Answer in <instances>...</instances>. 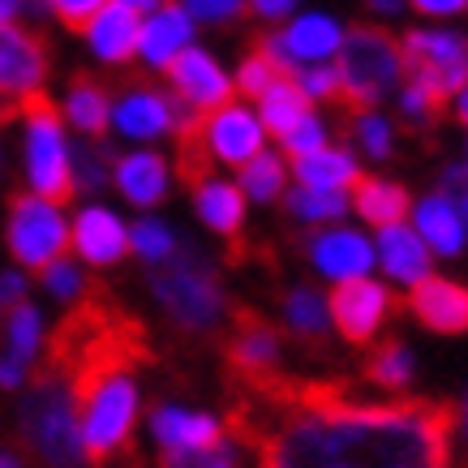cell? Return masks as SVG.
I'll list each match as a JSON object with an SVG mask.
<instances>
[{
	"instance_id": "cell-1",
	"label": "cell",
	"mask_w": 468,
	"mask_h": 468,
	"mask_svg": "<svg viewBox=\"0 0 468 468\" xmlns=\"http://www.w3.org/2000/svg\"><path fill=\"white\" fill-rule=\"evenodd\" d=\"M460 409L417 399L409 412L353 421V417H305L284 412L267 434L262 464H314V468H442L452 464V439Z\"/></svg>"
},
{
	"instance_id": "cell-2",
	"label": "cell",
	"mask_w": 468,
	"mask_h": 468,
	"mask_svg": "<svg viewBox=\"0 0 468 468\" xmlns=\"http://www.w3.org/2000/svg\"><path fill=\"white\" fill-rule=\"evenodd\" d=\"M151 292L172 314V323L185 331H211L224 310V292H219L211 262L189 241L181 250L172 245L168 254L151 262Z\"/></svg>"
},
{
	"instance_id": "cell-3",
	"label": "cell",
	"mask_w": 468,
	"mask_h": 468,
	"mask_svg": "<svg viewBox=\"0 0 468 468\" xmlns=\"http://www.w3.org/2000/svg\"><path fill=\"white\" fill-rule=\"evenodd\" d=\"M17 434L48 464H78L82 460V426L73 412L69 387L30 383V396L17 409Z\"/></svg>"
},
{
	"instance_id": "cell-4",
	"label": "cell",
	"mask_w": 468,
	"mask_h": 468,
	"mask_svg": "<svg viewBox=\"0 0 468 468\" xmlns=\"http://www.w3.org/2000/svg\"><path fill=\"white\" fill-rule=\"evenodd\" d=\"M133 421H138V391L129 383V374L103 378L86 404L78 409L82 426V460L86 464H108L112 455L133 452Z\"/></svg>"
},
{
	"instance_id": "cell-5",
	"label": "cell",
	"mask_w": 468,
	"mask_h": 468,
	"mask_svg": "<svg viewBox=\"0 0 468 468\" xmlns=\"http://www.w3.org/2000/svg\"><path fill=\"white\" fill-rule=\"evenodd\" d=\"M22 116H27V176L30 189L48 202H69L73 198V172H69V151H65V129L57 112V103L48 100V90H30L22 100Z\"/></svg>"
},
{
	"instance_id": "cell-6",
	"label": "cell",
	"mask_w": 468,
	"mask_h": 468,
	"mask_svg": "<svg viewBox=\"0 0 468 468\" xmlns=\"http://www.w3.org/2000/svg\"><path fill=\"white\" fill-rule=\"evenodd\" d=\"M335 57H340L335 69H340L344 90L356 95L361 103H378L399 82V73H404L399 43L383 27H369V22L348 27V35L335 48Z\"/></svg>"
},
{
	"instance_id": "cell-7",
	"label": "cell",
	"mask_w": 468,
	"mask_h": 468,
	"mask_svg": "<svg viewBox=\"0 0 468 468\" xmlns=\"http://www.w3.org/2000/svg\"><path fill=\"white\" fill-rule=\"evenodd\" d=\"M404 73L421 82L434 100L447 108L460 86H468V35H447V30H409L399 48Z\"/></svg>"
},
{
	"instance_id": "cell-8",
	"label": "cell",
	"mask_w": 468,
	"mask_h": 468,
	"mask_svg": "<svg viewBox=\"0 0 468 468\" xmlns=\"http://www.w3.org/2000/svg\"><path fill=\"white\" fill-rule=\"evenodd\" d=\"M69 250V228L60 219L57 202L30 194H9V254L30 271H43L52 258Z\"/></svg>"
},
{
	"instance_id": "cell-9",
	"label": "cell",
	"mask_w": 468,
	"mask_h": 468,
	"mask_svg": "<svg viewBox=\"0 0 468 468\" xmlns=\"http://www.w3.org/2000/svg\"><path fill=\"white\" fill-rule=\"evenodd\" d=\"M43 78H48V39L5 17L0 22V125L22 116V100L39 90Z\"/></svg>"
},
{
	"instance_id": "cell-10",
	"label": "cell",
	"mask_w": 468,
	"mask_h": 468,
	"mask_svg": "<svg viewBox=\"0 0 468 468\" xmlns=\"http://www.w3.org/2000/svg\"><path fill=\"white\" fill-rule=\"evenodd\" d=\"M228 383H254L280 369V331L262 314L237 305L232 310V335L224 344Z\"/></svg>"
},
{
	"instance_id": "cell-11",
	"label": "cell",
	"mask_w": 468,
	"mask_h": 468,
	"mask_svg": "<svg viewBox=\"0 0 468 468\" xmlns=\"http://www.w3.org/2000/svg\"><path fill=\"white\" fill-rule=\"evenodd\" d=\"M326 310H331V323L340 326V335L348 344H369L374 331L383 326L387 310H391V297H387L383 284H374L366 275H348V280H335Z\"/></svg>"
},
{
	"instance_id": "cell-12",
	"label": "cell",
	"mask_w": 468,
	"mask_h": 468,
	"mask_svg": "<svg viewBox=\"0 0 468 468\" xmlns=\"http://www.w3.org/2000/svg\"><path fill=\"white\" fill-rule=\"evenodd\" d=\"M164 69H168V78H172V90H176V95H185V100L194 103L198 112H211V108L232 103L237 82H228L224 69H219L207 52H198V48H181V52H176Z\"/></svg>"
},
{
	"instance_id": "cell-13",
	"label": "cell",
	"mask_w": 468,
	"mask_h": 468,
	"mask_svg": "<svg viewBox=\"0 0 468 468\" xmlns=\"http://www.w3.org/2000/svg\"><path fill=\"white\" fill-rule=\"evenodd\" d=\"M409 310L417 323L439 331V335H464L468 331V288L439 280V275H421L409 292Z\"/></svg>"
},
{
	"instance_id": "cell-14",
	"label": "cell",
	"mask_w": 468,
	"mask_h": 468,
	"mask_svg": "<svg viewBox=\"0 0 468 468\" xmlns=\"http://www.w3.org/2000/svg\"><path fill=\"white\" fill-rule=\"evenodd\" d=\"M194 202H198V215L207 224L228 237V262H245L250 258V245L241 241V224H245V189L237 185H224V181H202L194 189Z\"/></svg>"
},
{
	"instance_id": "cell-15",
	"label": "cell",
	"mask_w": 468,
	"mask_h": 468,
	"mask_svg": "<svg viewBox=\"0 0 468 468\" xmlns=\"http://www.w3.org/2000/svg\"><path fill=\"white\" fill-rule=\"evenodd\" d=\"M207 143H211L215 159L241 168L245 159L262 151V125L245 112L241 103H224V108H215V116L207 121Z\"/></svg>"
},
{
	"instance_id": "cell-16",
	"label": "cell",
	"mask_w": 468,
	"mask_h": 468,
	"mask_svg": "<svg viewBox=\"0 0 468 468\" xmlns=\"http://www.w3.org/2000/svg\"><path fill=\"white\" fill-rule=\"evenodd\" d=\"M73 245H78V254H82L90 267H112V262H121V258L129 254V232L112 211L86 207V211L78 215V224H73Z\"/></svg>"
},
{
	"instance_id": "cell-17",
	"label": "cell",
	"mask_w": 468,
	"mask_h": 468,
	"mask_svg": "<svg viewBox=\"0 0 468 468\" xmlns=\"http://www.w3.org/2000/svg\"><path fill=\"white\" fill-rule=\"evenodd\" d=\"M138 30H143L138 14H133L129 5H121V0H116V5L108 0L100 14L90 17V27H86V39H90V48H95V57L125 65V60L138 52Z\"/></svg>"
},
{
	"instance_id": "cell-18",
	"label": "cell",
	"mask_w": 468,
	"mask_h": 468,
	"mask_svg": "<svg viewBox=\"0 0 468 468\" xmlns=\"http://www.w3.org/2000/svg\"><path fill=\"white\" fill-rule=\"evenodd\" d=\"M383 271L399 284H417L421 275H430V245L421 241V232H412L404 224L378 228V254Z\"/></svg>"
},
{
	"instance_id": "cell-19",
	"label": "cell",
	"mask_w": 468,
	"mask_h": 468,
	"mask_svg": "<svg viewBox=\"0 0 468 468\" xmlns=\"http://www.w3.org/2000/svg\"><path fill=\"white\" fill-rule=\"evenodd\" d=\"M310 258H314V267L323 271V275H331V280L366 275L374 267V250L356 232H318V237H310Z\"/></svg>"
},
{
	"instance_id": "cell-20",
	"label": "cell",
	"mask_w": 468,
	"mask_h": 468,
	"mask_svg": "<svg viewBox=\"0 0 468 468\" xmlns=\"http://www.w3.org/2000/svg\"><path fill=\"white\" fill-rule=\"evenodd\" d=\"M112 176L116 189L125 194L133 207H155L168 194V164L151 151H138V155L112 159Z\"/></svg>"
},
{
	"instance_id": "cell-21",
	"label": "cell",
	"mask_w": 468,
	"mask_h": 468,
	"mask_svg": "<svg viewBox=\"0 0 468 468\" xmlns=\"http://www.w3.org/2000/svg\"><path fill=\"white\" fill-rule=\"evenodd\" d=\"M189 39H194V22H189V9H181V5H164V14H155L138 30V48L155 69H164L181 48H189Z\"/></svg>"
},
{
	"instance_id": "cell-22",
	"label": "cell",
	"mask_w": 468,
	"mask_h": 468,
	"mask_svg": "<svg viewBox=\"0 0 468 468\" xmlns=\"http://www.w3.org/2000/svg\"><path fill=\"white\" fill-rule=\"evenodd\" d=\"M417 232L442 258H455L464 250V219H460V211L452 207L447 194H434V198L417 202Z\"/></svg>"
},
{
	"instance_id": "cell-23",
	"label": "cell",
	"mask_w": 468,
	"mask_h": 468,
	"mask_svg": "<svg viewBox=\"0 0 468 468\" xmlns=\"http://www.w3.org/2000/svg\"><path fill=\"white\" fill-rule=\"evenodd\" d=\"M353 207L356 215L374 228H387V224H399L404 215L412 211L409 194H404V185L396 181H374V176H353Z\"/></svg>"
},
{
	"instance_id": "cell-24",
	"label": "cell",
	"mask_w": 468,
	"mask_h": 468,
	"mask_svg": "<svg viewBox=\"0 0 468 468\" xmlns=\"http://www.w3.org/2000/svg\"><path fill=\"white\" fill-rule=\"evenodd\" d=\"M112 121L125 138H159V133H168V103L146 86H129L125 100L116 103Z\"/></svg>"
},
{
	"instance_id": "cell-25",
	"label": "cell",
	"mask_w": 468,
	"mask_h": 468,
	"mask_svg": "<svg viewBox=\"0 0 468 468\" xmlns=\"http://www.w3.org/2000/svg\"><path fill=\"white\" fill-rule=\"evenodd\" d=\"M340 39H344V30L335 27L331 17H323V14H305V17H297V22L284 30V48L292 52L297 65H314V60L335 57Z\"/></svg>"
},
{
	"instance_id": "cell-26",
	"label": "cell",
	"mask_w": 468,
	"mask_h": 468,
	"mask_svg": "<svg viewBox=\"0 0 468 468\" xmlns=\"http://www.w3.org/2000/svg\"><path fill=\"white\" fill-rule=\"evenodd\" d=\"M292 172L301 185H314V189H344L356 176V159L344 146H318V151L292 155Z\"/></svg>"
},
{
	"instance_id": "cell-27",
	"label": "cell",
	"mask_w": 468,
	"mask_h": 468,
	"mask_svg": "<svg viewBox=\"0 0 468 468\" xmlns=\"http://www.w3.org/2000/svg\"><path fill=\"white\" fill-rule=\"evenodd\" d=\"M65 116H69L82 133H90V138L108 133V86H103L100 78H90V73H78L69 86Z\"/></svg>"
},
{
	"instance_id": "cell-28",
	"label": "cell",
	"mask_w": 468,
	"mask_h": 468,
	"mask_svg": "<svg viewBox=\"0 0 468 468\" xmlns=\"http://www.w3.org/2000/svg\"><path fill=\"white\" fill-rule=\"evenodd\" d=\"M258 103H262V125H267L275 138H284L288 129L310 112L314 100L297 86V78H280V82H271L267 90L258 95Z\"/></svg>"
},
{
	"instance_id": "cell-29",
	"label": "cell",
	"mask_w": 468,
	"mask_h": 468,
	"mask_svg": "<svg viewBox=\"0 0 468 468\" xmlns=\"http://www.w3.org/2000/svg\"><path fill=\"white\" fill-rule=\"evenodd\" d=\"M284 318L288 326L301 335L305 348H318L326 353V301L314 292V288H292L284 297Z\"/></svg>"
},
{
	"instance_id": "cell-30",
	"label": "cell",
	"mask_w": 468,
	"mask_h": 468,
	"mask_svg": "<svg viewBox=\"0 0 468 468\" xmlns=\"http://www.w3.org/2000/svg\"><path fill=\"white\" fill-rule=\"evenodd\" d=\"M361 378H366L369 387H378V391H404V387L412 383V356H409V348H404L399 340H387L383 348L366 361Z\"/></svg>"
},
{
	"instance_id": "cell-31",
	"label": "cell",
	"mask_w": 468,
	"mask_h": 468,
	"mask_svg": "<svg viewBox=\"0 0 468 468\" xmlns=\"http://www.w3.org/2000/svg\"><path fill=\"white\" fill-rule=\"evenodd\" d=\"M176 172H181V181L189 189H198L202 181H211L215 176V151L207 143V125H194L176 133Z\"/></svg>"
},
{
	"instance_id": "cell-32",
	"label": "cell",
	"mask_w": 468,
	"mask_h": 468,
	"mask_svg": "<svg viewBox=\"0 0 468 468\" xmlns=\"http://www.w3.org/2000/svg\"><path fill=\"white\" fill-rule=\"evenodd\" d=\"M284 176H288V168L275 151H258V155H250L241 164V185L254 202H275L280 198V194H284Z\"/></svg>"
},
{
	"instance_id": "cell-33",
	"label": "cell",
	"mask_w": 468,
	"mask_h": 468,
	"mask_svg": "<svg viewBox=\"0 0 468 468\" xmlns=\"http://www.w3.org/2000/svg\"><path fill=\"white\" fill-rule=\"evenodd\" d=\"M288 211L305 219V224H323V219H340L348 211V198H344V189H314V185H301L288 194Z\"/></svg>"
},
{
	"instance_id": "cell-34",
	"label": "cell",
	"mask_w": 468,
	"mask_h": 468,
	"mask_svg": "<svg viewBox=\"0 0 468 468\" xmlns=\"http://www.w3.org/2000/svg\"><path fill=\"white\" fill-rule=\"evenodd\" d=\"M39 340H43L39 314L30 310L27 301L9 305V348H14L17 361H30V356H39Z\"/></svg>"
},
{
	"instance_id": "cell-35",
	"label": "cell",
	"mask_w": 468,
	"mask_h": 468,
	"mask_svg": "<svg viewBox=\"0 0 468 468\" xmlns=\"http://www.w3.org/2000/svg\"><path fill=\"white\" fill-rule=\"evenodd\" d=\"M108 168L112 155H103L100 146H73V189H100L108 185Z\"/></svg>"
},
{
	"instance_id": "cell-36",
	"label": "cell",
	"mask_w": 468,
	"mask_h": 468,
	"mask_svg": "<svg viewBox=\"0 0 468 468\" xmlns=\"http://www.w3.org/2000/svg\"><path fill=\"white\" fill-rule=\"evenodd\" d=\"M172 245H176V237H172L159 219H138V224H133V232H129V250H133V254H143L146 262L164 258Z\"/></svg>"
},
{
	"instance_id": "cell-37",
	"label": "cell",
	"mask_w": 468,
	"mask_h": 468,
	"mask_svg": "<svg viewBox=\"0 0 468 468\" xmlns=\"http://www.w3.org/2000/svg\"><path fill=\"white\" fill-rule=\"evenodd\" d=\"M284 73L275 69L262 52H250V60H241V73H237V90H241L245 100H258L271 82H280Z\"/></svg>"
},
{
	"instance_id": "cell-38",
	"label": "cell",
	"mask_w": 468,
	"mask_h": 468,
	"mask_svg": "<svg viewBox=\"0 0 468 468\" xmlns=\"http://www.w3.org/2000/svg\"><path fill=\"white\" fill-rule=\"evenodd\" d=\"M43 275V284L52 288V297H60V301H78V292H82V271L73 267V258H52V262H48V267L39 271Z\"/></svg>"
},
{
	"instance_id": "cell-39",
	"label": "cell",
	"mask_w": 468,
	"mask_h": 468,
	"mask_svg": "<svg viewBox=\"0 0 468 468\" xmlns=\"http://www.w3.org/2000/svg\"><path fill=\"white\" fill-rule=\"evenodd\" d=\"M297 86L310 95V100H335V95L344 90L340 69H326L323 60H314V65H305V69L297 65Z\"/></svg>"
},
{
	"instance_id": "cell-40",
	"label": "cell",
	"mask_w": 468,
	"mask_h": 468,
	"mask_svg": "<svg viewBox=\"0 0 468 468\" xmlns=\"http://www.w3.org/2000/svg\"><path fill=\"white\" fill-rule=\"evenodd\" d=\"M280 143H284L288 155H305V151H318V146H323V125H318V116L305 112L297 125H292L284 138H280Z\"/></svg>"
},
{
	"instance_id": "cell-41",
	"label": "cell",
	"mask_w": 468,
	"mask_h": 468,
	"mask_svg": "<svg viewBox=\"0 0 468 468\" xmlns=\"http://www.w3.org/2000/svg\"><path fill=\"white\" fill-rule=\"evenodd\" d=\"M108 0H52V14L65 22V27L73 30V35H86V27H90V17L100 14Z\"/></svg>"
},
{
	"instance_id": "cell-42",
	"label": "cell",
	"mask_w": 468,
	"mask_h": 468,
	"mask_svg": "<svg viewBox=\"0 0 468 468\" xmlns=\"http://www.w3.org/2000/svg\"><path fill=\"white\" fill-rule=\"evenodd\" d=\"M185 9L194 17H207V22H224V17L241 14L245 0H185Z\"/></svg>"
},
{
	"instance_id": "cell-43",
	"label": "cell",
	"mask_w": 468,
	"mask_h": 468,
	"mask_svg": "<svg viewBox=\"0 0 468 468\" xmlns=\"http://www.w3.org/2000/svg\"><path fill=\"white\" fill-rule=\"evenodd\" d=\"M52 14V0H0V22L5 17H43Z\"/></svg>"
},
{
	"instance_id": "cell-44",
	"label": "cell",
	"mask_w": 468,
	"mask_h": 468,
	"mask_svg": "<svg viewBox=\"0 0 468 468\" xmlns=\"http://www.w3.org/2000/svg\"><path fill=\"white\" fill-rule=\"evenodd\" d=\"M409 5H417L430 17H452V14H464L468 0H409Z\"/></svg>"
},
{
	"instance_id": "cell-45",
	"label": "cell",
	"mask_w": 468,
	"mask_h": 468,
	"mask_svg": "<svg viewBox=\"0 0 468 468\" xmlns=\"http://www.w3.org/2000/svg\"><path fill=\"white\" fill-rule=\"evenodd\" d=\"M254 17H284L297 9V0H245Z\"/></svg>"
},
{
	"instance_id": "cell-46",
	"label": "cell",
	"mask_w": 468,
	"mask_h": 468,
	"mask_svg": "<svg viewBox=\"0 0 468 468\" xmlns=\"http://www.w3.org/2000/svg\"><path fill=\"white\" fill-rule=\"evenodd\" d=\"M22 374H27V361H17V356H5V361H0V387H5V391L22 387Z\"/></svg>"
},
{
	"instance_id": "cell-47",
	"label": "cell",
	"mask_w": 468,
	"mask_h": 468,
	"mask_svg": "<svg viewBox=\"0 0 468 468\" xmlns=\"http://www.w3.org/2000/svg\"><path fill=\"white\" fill-rule=\"evenodd\" d=\"M17 301H27L22 275H0V305H17Z\"/></svg>"
},
{
	"instance_id": "cell-48",
	"label": "cell",
	"mask_w": 468,
	"mask_h": 468,
	"mask_svg": "<svg viewBox=\"0 0 468 468\" xmlns=\"http://www.w3.org/2000/svg\"><path fill=\"white\" fill-rule=\"evenodd\" d=\"M464 189H468V168H447L442 172V194H447V198H460Z\"/></svg>"
},
{
	"instance_id": "cell-49",
	"label": "cell",
	"mask_w": 468,
	"mask_h": 468,
	"mask_svg": "<svg viewBox=\"0 0 468 468\" xmlns=\"http://www.w3.org/2000/svg\"><path fill=\"white\" fill-rule=\"evenodd\" d=\"M121 5H129L133 14H151V9H159L164 0H121Z\"/></svg>"
},
{
	"instance_id": "cell-50",
	"label": "cell",
	"mask_w": 468,
	"mask_h": 468,
	"mask_svg": "<svg viewBox=\"0 0 468 468\" xmlns=\"http://www.w3.org/2000/svg\"><path fill=\"white\" fill-rule=\"evenodd\" d=\"M369 9H374V14H396L399 9V0H366Z\"/></svg>"
},
{
	"instance_id": "cell-51",
	"label": "cell",
	"mask_w": 468,
	"mask_h": 468,
	"mask_svg": "<svg viewBox=\"0 0 468 468\" xmlns=\"http://www.w3.org/2000/svg\"><path fill=\"white\" fill-rule=\"evenodd\" d=\"M455 116L468 125V86H460V103H455Z\"/></svg>"
},
{
	"instance_id": "cell-52",
	"label": "cell",
	"mask_w": 468,
	"mask_h": 468,
	"mask_svg": "<svg viewBox=\"0 0 468 468\" xmlns=\"http://www.w3.org/2000/svg\"><path fill=\"white\" fill-rule=\"evenodd\" d=\"M460 207H464V219H468V189H464V194H460Z\"/></svg>"
},
{
	"instance_id": "cell-53",
	"label": "cell",
	"mask_w": 468,
	"mask_h": 468,
	"mask_svg": "<svg viewBox=\"0 0 468 468\" xmlns=\"http://www.w3.org/2000/svg\"><path fill=\"white\" fill-rule=\"evenodd\" d=\"M9 464H17V460H9V455H0V468H9Z\"/></svg>"
},
{
	"instance_id": "cell-54",
	"label": "cell",
	"mask_w": 468,
	"mask_h": 468,
	"mask_svg": "<svg viewBox=\"0 0 468 468\" xmlns=\"http://www.w3.org/2000/svg\"><path fill=\"white\" fill-rule=\"evenodd\" d=\"M464 430H468V404H464Z\"/></svg>"
}]
</instances>
